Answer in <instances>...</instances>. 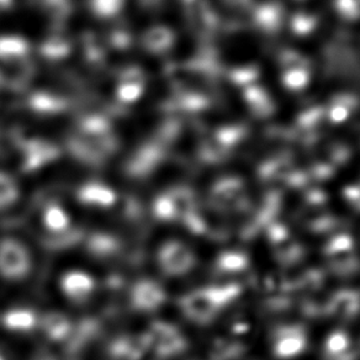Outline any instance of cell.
I'll list each match as a JSON object with an SVG mask.
<instances>
[{
  "label": "cell",
  "mask_w": 360,
  "mask_h": 360,
  "mask_svg": "<svg viewBox=\"0 0 360 360\" xmlns=\"http://www.w3.org/2000/svg\"><path fill=\"white\" fill-rule=\"evenodd\" d=\"M0 360H6V355L3 354L1 350H0Z\"/></svg>",
  "instance_id": "484cf974"
},
{
  "label": "cell",
  "mask_w": 360,
  "mask_h": 360,
  "mask_svg": "<svg viewBox=\"0 0 360 360\" xmlns=\"http://www.w3.org/2000/svg\"><path fill=\"white\" fill-rule=\"evenodd\" d=\"M271 352L278 359L297 358L307 347V332L297 323H286L276 327L270 338Z\"/></svg>",
  "instance_id": "5b68a950"
},
{
  "label": "cell",
  "mask_w": 360,
  "mask_h": 360,
  "mask_svg": "<svg viewBox=\"0 0 360 360\" xmlns=\"http://www.w3.org/2000/svg\"><path fill=\"white\" fill-rule=\"evenodd\" d=\"M157 264L165 276L180 278L195 268L196 255L184 242L168 240L157 250Z\"/></svg>",
  "instance_id": "7a4b0ae2"
},
{
  "label": "cell",
  "mask_w": 360,
  "mask_h": 360,
  "mask_svg": "<svg viewBox=\"0 0 360 360\" xmlns=\"http://www.w3.org/2000/svg\"><path fill=\"white\" fill-rule=\"evenodd\" d=\"M41 11L57 24L65 22L73 13L72 0H39Z\"/></svg>",
  "instance_id": "44dd1931"
},
{
  "label": "cell",
  "mask_w": 360,
  "mask_h": 360,
  "mask_svg": "<svg viewBox=\"0 0 360 360\" xmlns=\"http://www.w3.org/2000/svg\"><path fill=\"white\" fill-rule=\"evenodd\" d=\"M147 88V75L139 65H126L116 79V101L122 105H131L140 101Z\"/></svg>",
  "instance_id": "8992f818"
},
{
  "label": "cell",
  "mask_w": 360,
  "mask_h": 360,
  "mask_svg": "<svg viewBox=\"0 0 360 360\" xmlns=\"http://www.w3.org/2000/svg\"><path fill=\"white\" fill-rule=\"evenodd\" d=\"M126 0H88V8L93 15L101 20H112L120 15Z\"/></svg>",
  "instance_id": "ac0fdd59"
},
{
  "label": "cell",
  "mask_w": 360,
  "mask_h": 360,
  "mask_svg": "<svg viewBox=\"0 0 360 360\" xmlns=\"http://www.w3.org/2000/svg\"><path fill=\"white\" fill-rule=\"evenodd\" d=\"M240 193L242 191H236L235 184L219 183L211 191V204L220 210L232 209L236 206V199L238 201L240 196L242 195Z\"/></svg>",
  "instance_id": "d6986e66"
},
{
  "label": "cell",
  "mask_w": 360,
  "mask_h": 360,
  "mask_svg": "<svg viewBox=\"0 0 360 360\" xmlns=\"http://www.w3.org/2000/svg\"><path fill=\"white\" fill-rule=\"evenodd\" d=\"M14 0H0V11H8L13 6Z\"/></svg>",
  "instance_id": "d4e9b609"
},
{
  "label": "cell",
  "mask_w": 360,
  "mask_h": 360,
  "mask_svg": "<svg viewBox=\"0 0 360 360\" xmlns=\"http://www.w3.org/2000/svg\"><path fill=\"white\" fill-rule=\"evenodd\" d=\"M30 42L19 35L0 36V63L14 68L29 63Z\"/></svg>",
  "instance_id": "30bf717a"
},
{
  "label": "cell",
  "mask_w": 360,
  "mask_h": 360,
  "mask_svg": "<svg viewBox=\"0 0 360 360\" xmlns=\"http://www.w3.org/2000/svg\"><path fill=\"white\" fill-rule=\"evenodd\" d=\"M233 290V286H209L189 291L180 297V310L194 323H210L227 305Z\"/></svg>",
  "instance_id": "6da1fadb"
},
{
  "label": "cell",
  "mask_w": 360,
  "mask_h": 360,
  "mask_svg": "<svg viewBox=\"0 0 360 360\" xmlns=\"http://www.w3.org/2000/svg\"><path fill=\"white\" fill-rule=\"evenodd\" d=\"M330 312L343 320L360 312V294L355 290H340L330 301Z\"/></svg>",
  "instance_id": "5bb4252c"
},
{
  "label": "cell",
  "mask_w": 360,
  "mask_h": 360,
  "mask_svg": "<svg viewBox=\"0 0 360 360\" xmlns=\"http://www.w3.org/2000/svg\"><path fill=\"white\" fill-rule=\"evenodd\" d=\"M167 292L158 281L145 278L136 281L130 291V304L137 312H153L165 305Z\"/></svg>",
  "instance_id": "52a82bcc"
},
{
  "label": "cell",
  "mask_w": 360,
  "mask_h": 360,
  "mask_svg": "<svg viewBox=\"0 0 360 360\" xmlns=\"http://www.w3.org/2000/svg\"><path fill=\"white\" fill-rule=\"evenodd\" d=\"M174 31L163 24L150 26L140 37L142 50L150 56L167 55L174 47Z\"/></svg>",
  "instance_id": "9c48e42d"
},
{
  "label": "cell",
  "mask_w": 360,
  "mask_h": 360,
  "mask_svg": "<svg viewBox=\"0 0 360 360\" xmlns=\"http://www.w3.org/2000/svg\"><path fill=\"white\" fill-rule=\"evenodd\" d=\"M145 340L148 350L152 349L155 354L170 358L184 352L186 348V338L179 328L168 322L158 321L152 323L150 330L146 332Z\"/></svg>",
  "instance_id": "277c9868"
},
{
  "label": "cell",
  "mask_w": 360,
  "mask_h": 360,
  "mask_svg": "<svg viewBox=\"0 0 360 360\" xmlns=\"http://www.w3.org/2000/svg\"><path fill=\"white\" fill-rule=\"evenodd\" d=\"M80 204L90 207L108 209L116 204L117 194L116 191L101 181H88L80 186L77 193Z\"/></svg>",
  "instance_id": "7c38bea8"
},
{
  "label": "cell",
  "mask_w": 360,
  "mask_h": 360,
  "mask_svg": "<svg viewBox=\"0 0 360 360\" xmlns=\"http://www.w3.org/2000/svg\"><path fill=\"white\" fill-rule=\"evenodd\" d=\"M70 216L63 206L50 202L42 211V224L46 230L52 233H63L70 230Z\"/></svg>",
  "instance_id": "2e32d148"
},
{
  "label": "cell",
  "mask_w": 360,
  "mask_h": 360,
  "mask_svg": "<svg viewBox=\"0 0 360 360\" xmlns=\"http://www.w3.org/2000/svg\"><path fill=\"white\" fill-rule=\"evenodd\" d=\"M20 198V188L9 173L0 170V211L8 210Z\"/></svg>",
  "instance_id": "ffe728a7"
},
{
  "label": "cell",
  "mask_w": 360,
  "mask_h": 360,
  "mask_svg": "<svg viewBox=\"0 0 360 360\" xmlns=\"http://www.w3.org/2000/svg\"><path fill=\"white\" fill-rule=\"evenodd\" d=\"M358 355L354 340L343 330L332 332L323 342V360H356Z\"/></svg>",
  "instance_id": "8fae6325"
},
{
  "label": "cell",
  "mask_w": 360,
  "mask_h": 360,
  "mask_svg": "<svg viewBox=\"0 0 360 360\" xmlns=\"http://www.w3.org/2000/svg\"><path fill=\"white\" fill-rule=\"evenodd\" d=\"M60 292L65 299L82 304L89 300L96 292V279L84 270H67L60 278Z\"/></svg>",
  "instance_id": "ba28073f"
},
{
  "label": "cell",
  "mask_w": 360,
  "mask_h": 360,
  "mask_svg": "<svg viewBox=\"0 0 360 360\" xmlns=\"http://www.w3.org/2000/svg\"><path fill=\"white\" fill-rule=\"evenodd\" d=\"M165 0H139V4H140L143 9L146 11H155L158 9L160 6L165 4Z\"/></svg>",
  "instance_id": "cb8c5ba5"
},
{
  "label": "cell",
  "mask_w": 360,
  "mask_h": 360,
  "mask_svg": "<svg viewBox=\"0 0 360 360\" xmlns=\"http://www.w3.org/2000/svg\"><path fill=\"white\" fill-rule=\"evenodd\" d=\"M153 214L160 221L174 222L176 221V210L169 191L162 193L153 201Z\"/></svg>",
  "instance_id": "603a6c76"
},
{
  "label": "cell",
  "mask_w": 360,
  "mask_h": 360,
  "mask_svg": "<svg viewBox=\"0 0 360 360\" xmlns=\"http://www.w3.org/2000/svg\"><path fill=\"white\" fill-rule=\"evenodd\" d=\"M32 259L27 247L21 240L6 237L0 240V276L8 281H21L27 278Z\"/></svg>",
  "instance_id": "3957f363"
},
{
  "label": "cell",
  "mask_w": 360,
  "mask_h": 360,
  "mask_svg": "<svg viewBox=\"0 0 360 360\" xmlns=\"http://www.w3.org/2000/svg\"><path fill=\"white\" fill-rule=\"evenodd\" d=\"M39 326H41L47 338L52 340H63L70 330V320L58 312H51L44 316L39 321Z\"/></svg>",
  "instance_id": "e0dca14e"
},
{
  "label": "cell",
  "mask_w": 360,
  "mask_h": 360,
  "mask_svg": "<svg viewBox=\"0 0 360 360\" xmlns=\"http://www.w3.org/2000/svg\"><path fill=\"white\" fill-rule=\"evenodd\" d=\"M72 44L70 41L63 36V34H53L47 37L41 46V52L49 60H60L67 55H70Z\"/></svg>",
  "instance_id": "7402d4cb"
},
{
  "label": "cell",
  "mask_w": 360,
  "mask_h": 360,
  "mask_svg": "<svg viewBox=\"0 0 360 360\" xmlns=\"http://www.w3.org/2000/svg\"><path fill=\"white\" fill-rule=\"evenodd\" d=\"M39 321L40 319L35 311L26 307L11 309L1 319L4 327L11 332H30L39 326Z\"/></svg>",
  "instance_id": "4fadbf2b"
},
{
  "label": "cell",
  "mask_w": 360,
  "mask_h": 360,
  "mask_svg": "<svg viewBox=\"0 0 360 360\" xmlns=\"http://www.w3.org/2000/svg\"><path fill=\"white\" fill-rule=\"evenodd\" d=\"M146 350H148L145 335L140 337H125L116 340L111 352L115 355L117 359L122 360H139L142 355L145 354Z\"/></svg>",
  "instance_id": "9a60e30c"
}]
</instances>
